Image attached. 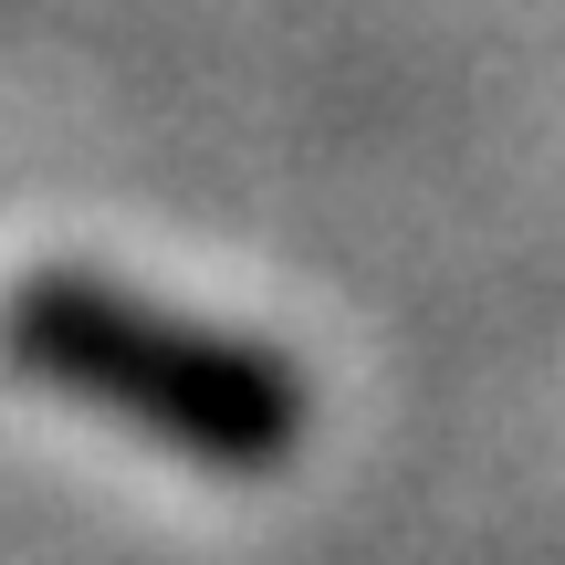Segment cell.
<instances>
[{
	"label": "cell",
	"mask_w": 565,
	"mask_h": 565,
	"mask_svg": "<svg viewBox=\"0 0 565 565\" xmlns=\"http://www.w3.org/2000/svg\"><path fill=\"white\" fill-rule=\"evenodd\" d=\"M0 345L21 377H42L53 398L105 408V419L168 440L179 461L210 471H273L303 450V366L263 335H221V324L158 315L147 294L105 273H32L0 303Z\"/></svg>",
	"instance_id": "cell-1"
}]
</instances>
